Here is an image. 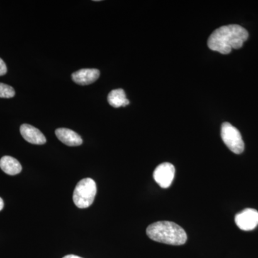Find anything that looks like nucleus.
Masks as SVG:
<instances>
[{
  "mask_svg": "<svg viewBox=\"0 0 258 258\" xmlns=\"http://www.w3.org/2000/svg\"><path fill=\"white\" fill-rule=\"evenodd\" d=\"M20 133L29 143L37 145H42L46 143V138L44 134L39 129L31 125H22L20 126Z\"/></svg>",
  "mask_w": 258,
  "mask_h": 258,
  "instance_id": "0eeeda50",
  "label": "nucleus"
},
{
  "mask_svg": "<svg viewBox=\"0 0 258 258\" xmlns=\"http://www.w3.org/2000/svg\"><path fill=\"white\" fill-rule=\"evenodd\" d=\"M100 71L97 69H81L72 74L73 81L81 86L91 84L98 79Z\"/></svg>",
  "mask_w": 258,
  "mask_h": 258,
  "instance_id": "6e6552de",
  "label": "nucleus"
},
{
  "mask_svg": "<svg viewBox=\"0 0 258 258\" xmlns=\"http://www.w3.org/2000/svg\"><path fill=\"white\" fill-rule=\"evenodd\" d=\"M175 175V168L170 163L159 164L154 171V179L161 187L168 188L171 186Z\"/></svg>",
  "mask_w": 258,
  "mask_h": 258,
  "instance_id": "39448f33",
  "label": "nucleus"
},
{
  "mask_svg": "<svg viewBox=\"0 0 258 258\" xmlns=\"http://www.w3.org/2000/svg\"><path fill=\"white\" fill-rule=\"evenodd\" d=\"M7 71H8V69H7L6 64H5L3 59L0 58V76H3L6 74Z\"/></svg>",
  "mask_w": 258,
  "mask_h": 258,
  "instance_id": "ddd939ff",
  "label": "nucleus"
},
{
  "mask_svg": "<svg viewBox=\"0 0 258 258\" xmlns=\"http://www.w3.org/2000/svg\"><path fill=\"white\" fill-rule=\"evenodd\" d=\"M4 208V202H3V199L0 198V211Z\"/></svg>",
  "mask_w": 258,
  "mask_h": 258,
  "instance_id": "2eb2a0df",
  "label": "nucleus"
},
{
  "mask_svg": "<svg viewBox=\"0 0 258 258\" xmlns=\"http://www.w3.org/2000/svg\"><path fill=\"white\" fill-rule=\"evenodd\" d=\"M235 224L240 230L251 231L258 225V212L254 209H244L235 215Z\"/></svg>",
  "mask_w": 258,
  "mask_h": 258,
  "instance_id": "423d86ee",
  "label": "nucleus"
},
{
  "mask_svg": "<svg viewBox=\"0 0 258 258\" xmlns=\"http://www.w3.org/2000/svg\"><path fill=\"white\" fill-rule=\"evenodd\" d=\"M248 37V32L240 25H225L212 32L208 45L210 50L227 55L232 49L242 47Z\"/></svg>",
  "mask_w": 258,
  "mask_h": 258,
  "instance_id": "f257e3e1",
  "label": "nucleus"
},
{
  "mask_svg": "<svg viewBox=\"0 0 258 258\" xmlns=\"http://www.w3.org/2000/svg\"><path fill=\"white\" fill-rule=\"evenodd\" d=\"M0 168L7 174L11 176L20 174L23 169L20 163L10 156H5L0 159Z\"/></svg>",
  "mask_w": 258,
  "mask_h": 258,
  "instance_id": "9d476101",
  "label": "nucleus"
},
{
  "mask_svg": "<svg viewBox=\"0 0 258 258\" xmlns=\"http://www.w3.org/2000/svg\"><path fill=\"white\" fill-rule=\"evenodd\" d=\"M62 258H83L79 257V256L75 255V254H68V255L64 256Z\"/></svg>",
  "mask_w": 258,
  "mask_h": 258,
  "instance_id": "4468645a",
  "label": "nucleus"
},
{
  "mask_svg": "<svg viewBox=\"0 0 258 258\" xmlns=\"http://www.w3.org/2000/svg\"><path fill=\"white\" fill-rule=\"evenodd\" d=\"M15 95L14 88L5 83H0V98H11L14 97Z\"/></svg>",
  "mask_w": 258,
  "mask_h": 258,
  "instance_id": "f8f14e48",
  "label": "nucleus"
},
{
  "mask_svg": "<svg viewBox=\"0 0 258 258\" xmlns=\"http://www.w3.org/2000/svg\"><path fill=\"white\" fill-rule=\"evenodd\" d=\"M222 141L228 149L236 154H240L244 152V144L242 135L238 129L231 123H222L221 128Z\"/></svg>",
  "mask_w": 258,
  "mask_h": 258,
  "instance_id": "20e7f679",
  "label": "nucleus"
},
{
  "mask_svg": "<svg viewBox=\"0 0 258 258\" xmlns=\"http://www.w3.org/2000/svg\"><path fill=\"white\" fill-rule=\"evenodd\" d=\"M56 137L62 143L69 147H78L83 144V139L79 134L69 128L56 129Z\"/></svg>",
  "mask_w": 258,
  "mask_h": 258,
  "instance_id": "1a4fd4ad",
  "label": "nucleus"
},
{
  "mask_svg": "<svg viewBox=\"0 0 258 258\" xmlns=\"http://www.w3.org/2000/svg\"><path fill=\"white\" fill-rule=\"evenodd\" d=\"M148 237L151 240L171 245H181L187 240V235L182 227L169 221L153 223L147 229Z\"/></svg>",
  "mask_w": 258,
  "mask_h": 258,
  "instance_id": "f03ea898",
  "label": "nucleus"
},
{
  "mask_svg": "<svg viewBox=\"0 0 258 258\" xmlns=\"http://www.w3.org/2000/svg\"><path fill=\"white\" fill-rule=\"evenodd\" d=\"M97 186L94 180L86 178L81 180L74 191L75 205L80 209L88 208L92 205L96 198Z\"/></svg>",
  "mask_w": 258,
  "mask_h": 258,
  "instance_id": "7ed1b4c3",
  "label": "nucleus"
},
{
  "mask_svg": "<svg viewBox=\"0 0 258 258\" xmlns=\"http://www.w3.org/2000/svg\"><path fill=\"white\" fill-rule=\"evenodd\" d=\"M108 103L114 108L128 106L130 102L126 98L123 89L113 90L108 96Z\"/></svg>",
  "mask_w": 258,
  "mask_h": 258,
  "instance_id": "9b49d317",
  "label": "nucleus"
}]
</instances>
